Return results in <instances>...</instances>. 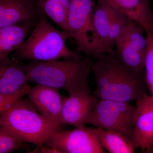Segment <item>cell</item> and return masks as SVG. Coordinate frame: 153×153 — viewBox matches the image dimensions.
<instances>
[{
  "instance_id": "12",
  "label": "cell",
  "mask_w": 153,
  "mask_h": 153,
  "mask_svg": "<svg viewBox=\"0 0 153 153\" xmlns=\"http://www.w3.org/2000/svg\"><path fill=\"white\" fill-rule=\"evenodd\" d=\"M59 90L37 84L30 87L27 95L30 102L41 114L62 125L60 123V117L63 97L60 95Z\"/></svg>"
},
{
  "instance_id": "16",
  "label": "cell",
  "mask_w": 153,
  "mask_h": 153,
  "mask_svg": "<svg viewBox=\"0 0 153 153\" xmlns=\"http://www.w3.org/2000/svg\"><path fill=\"white\" fill-rule=\"evenodd\" d=\"M112 11L108 4L102 0H97L92 21L100 55L111 53L108 49L107 42Z\"/></svg>"
},
{
  "instance_id": "20",
  "label": "cell",
  "mask_w": 153,
  "mask_h": 153,
  "mask_svg": "<svg viewBox=\"0 0 153 153\" xmlns=\"http://www.w3.org/2000/svg\"><path fill=\"white\" fill-rule=\"evenodd\" d=\"M147 46L144 62L145 80L150 94L153 96V33L146 32Z\"/></svg>"
},
{
  "instance_id": "14",
  "label": "cell",
  "mask_w": 153,
  "mask_h": 153,
  "mask_svg": "<svg viewBox=\"0 0 153 153\" xmlns=\"http://www.w3.org/2000/svg\"><path fill=\"white\" fill-rule=\"evenodd\" d=\"M111 7L125 14L141 26L146 32L150 30L153 12L150 0H102Z\"/></svg>"
},
{
  "instance_id": "15",
  "label": "cell",
  "mask_w": 153,
  "mask_h": 153,
  "mask_svg": "<svg viewBox=\"0 0 153 153\" xmlns=\"http://www.w3.org/2000/svg\"><path fill=\"white\" fill-rule=\"evenodd\" d=\"M37 24L27 23L0 28V57H9L16 51Z\"/></svg>"
},
{
  "instance_id": "17",
  "label": "cell",
  "mask_w": 153,
  "mask_h": 153,
  "mask_svg": "<svg viewBox=\"0 0 153 153\" xmlns=\"http://www.w3.org/2000/svg\"><path fill=\"white\" fill-rule=\"evenodd\" d=\"M102 146L110 153H133L136 149L134 142L119 132L100 128H93Z\"/></svg>"
},
{
  "instance_id": "5",
  "label": "cell",
  "mask_w": 153,
  "mask_h": 153,
  "mask_svg": "<svg viewBox=\"0 0 153 153\" xmlns=\"http://www.w3.org/2000/svg\"><path fill=\"white\" fill-rule=\"evenodd\" d=\"M94 0H69L67 18L68 33L76 49L87 57L100 55L94 28Z\"/></svg>"
},
{
  "instance_id": "21",
  "label": "cell",
  "mask_w": 153,
  "mask_h": 153,
  "mask_svg": "<svg viewBox=\"0 0 153 153\" xmlns=\"http://www.w3.org/2000/svg\"><path fill=\"white\" fill-rule=\"evenodd\" d=\"M24 143L17 139L0 124V153H8L23 148Z\"/></svg>"
},
{
  "instance_id": "19",
  "label": "cell",
  "mask_w": 153,
  "mask_h": 153,
  "mask_svg": "<svg viewBox=\"0 0 153 153\" xmlns=\"http://www.w3.org/2000/svg\"><path fill=\"white\" fill-rule=\"evenodd\" d=\"M131 21L125 14L112 8L107 42L108 49L110 52H114L116 40L125 27Z\"/></svg>"
},
{
  "instance_id": "9",
  "label": "cell",
  "mask_w": 153,
  "mask_h": 153,
  "mask_svg": "<svg viewBox=\"0 0 153 153\" xmlns=\"http://www.w3.org/2000/svg\"><path fill=\"white\" fill-rule=\"evenodd\" d=\"M98 99L91 93L75 92L63 97L60 117L62 125L85 127Z\"/></svg>"
},
{
  "instance_id": "8",
  "label": "cell",
  "mask_w": 153,
  "mask_h": 153,
  "mask_svg": "<svg viewBox=\"0 0 153 153\" xmlns=\"http://www.w3.org/2000/svg\"><path fill=\"white\" fill-rule=\"evenodd\" d=\"M45 144L60 153H105L93 128L85 126L71 130L57 131Z\"/></svg>"
},
{
  "instance_id": "22",
  "label": "cell",
  "mask_w": 153,
  "mask_h": 153,
  "mask_svg": "<svg viewBox=\"0 0 153 153\" xmlns=\"http://www.w3.org/2000/svg\"><path fill=\"white\" fill-rule=\"evenodd\" d=\"M30 87L28 84L22 90L13 94L0 93V116L7 112L17 102L24 98Z\"/></svg>"
},
{
  "instance_id": "25",
  "label": "cell",
  "mask_w": 153,
  "mask_h": 153,
  "mask_svg": "<svg viewBox=\"0 0 153 153\" xmlns=\"http://www.w3.org/2000/svg\"><path fill=\"white\" fill-rule=\"evenodd\" d=\"M152 1L153 2V0H152Z\"/></svg>"
},
{
  "instance_id": "4",
  "label": "cell",
  "mask_w": 153,
  "mask_h": 153,
  "mask_svg": "<svg viewBox=\"0 0 153 153\" xmlns=\"http://www.w3.org/2000/svg\"><path fill=\"white\" fill-rule=\"evenodd\" d=\"M38 24L23 44L12 53L13 59L51 61L79 54L68 48L66 41L70 39L68 33L54 27L41 11Z\"/></svg>"
},
{
  "instance_id": "23",
  "label": "cell",
  "mask_w": 153,
  "mask_h": 153,
  "mask_svg": "<svg viewBox=\"0 0 153 153\" xmlns=\"http://www.w3.org/2000/svg\"><path fill=\"white\" fill-rule=\"evenodd\" d=\"M33 152V153H60V152L56 149L50 147L47 145L44 146V145L37 146L36 150Z\"/></svg>"
},
{
  "instance_id": "6",
  "label": "cell",
  "mask_w": 153,
  "mask_h": 153,
  "mask_svg": "<svg viewBox=\"0 0 153 153\" xmlns=\"http://www.w3.org/2000/svg\"><path fill=\"white\" fill-rule=\"evenodd\" d=\"M136 107L129 102L98 99L87 125L115 131L133 141Z\"/></svg>"
},
{
  "instance_id": "24",
  "label": "cell",
  "mask_w": 153,
  "mask_h": 153,
  "mask_svg": "<svg viewBox=\"0 0 153 153\" xmlns=\"http://www.w3.org/2000/svg\"><path fill=\"white\" fill-rule=\"evenodd\" d=\"M150 31H152L153 33V21L151 23L150 25Z\"/></svg>"
},
{
  "instance_id": "7",
  "label": "cell",
  "mask_w": 153,
  "mask_h": 153,
  "mask_svg": "<svg viewBox=\"0 0 153 153\" xmlns=\"http://www.w3.org/2000/svg\"><path fill=\"white\" fill-rule=\"evenodd\" d=\"M146 31L136 22H130L115 43L118 59L123 65L137 72L144 71L147 42Z\"/></svg>"
},
{
  "instance_id": "1",
  "label": "cell",
  "mask_w": 153,
  "mask_h": 153,
  "mask_svg": "<svg viewBox=\"0 0 153 153\" xmlns=\"http://www.w3.org/2000/svg\"><path fill=\"white\" fill-rule=\"evenodd\" d=\"M94 58L91 71L96 85L94 94L98 99L130 102L148 94L144 71L137 72L126 67L114 52Z\"/></svg>"
},
{
  "instance_id": "18",
  "label": "cell",
  "mask_w": 153,
  "mask_h": 153,
  "mask_svg": "<svg viewBox=\"0 0 153 153\" xmlns=\"http://www.w3.org/2000/svg\"><path fill=\"white\" fill-rule=\"evenodd\" d=\"M40 11L49 17L62 31L68 33L67 18L69 0H38Z\"/></svg>"
},
{
  "instance_id": "2",
  "label": "cell",
  "mask_w": 153,
  "mask_h": 153,
  "mask_svg": "<svg viewBox=\"0 0 153 153\" xmlns=\"http://www.w3.org/2000/svg\"><path fill=\"white\" fill-rule=\"evenodd\" d=\"M93 62L79 55L51 61L30 60L26 64L28 82L63 89L68 94L91 93L89 77Z\"/></svg>"
},
{
  "instance_id": "11",
  "label": "cell",
  "mask_w": 153,
  "mask_h": 153,
  "mask_svg": "<svg viewBox=\"0 0 153 153\" xmlns=\"http://www.w3.org/2000/svg\"><path fill=\"white\" fill-rule=\"evenodd\" d=\"M41 14L38 0H0V28L27 23L37 24Z\"/></svg>"
},
{
  "instance_id": "13",
  "label": "cell",
  "mask_w": 153,
  "mask_h": 153,
  "mask_svg": "<svg viewBox=\"0 0 153 153\" xmlns=\"http://www.w3.org/2000/svg\"><path fill=\"white\" fill-rule=\"evenodd\" d=\"M28 82L26 64L10 57H0V93H17Z\"/></svg>"
},
{
  "instance_id": "3",
  "label": "cell",
  "mask_w": 153,
  "mask_h": 153,
  "mask_svg": "<svg viewBox=\"0 0 153 153\" xmlns=\"http://www.w3.org/2000/svg\"><path fill=\"white\" fill-rule=\"evenodd\" d=\"M0 124L20 141L37 146L45 145L62 126L42 115L24 98L0 116Z\"/></svg>"
},
{
  "instance_id": "10",
  "label": "cell",
  "mask_w": 153,
  "mask_h": 153,
  "mask_svg": "<svg viewBox=\"0 0 153 153\" xmlns=\"http://www.w3.org/2000/svg\"><path fill=\"white\" fill-rule=\"evenodd\" d=\"M136 102L133 142L137 149L153 151V96L146 94Z\"/></svg>"
}]
</instances>
